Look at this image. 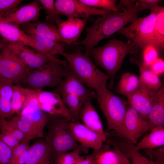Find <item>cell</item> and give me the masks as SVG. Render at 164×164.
I'll use <instances>...</instances> for the list:
<instances>
[{
  "mask_svg": "<svg viewBox=\"0 0 164 164\" xmlns=\"http://www.w3.org/2000/svg\"><path fill=\"white\" fill-rule=\"evenodd\" d=\"M19 115L22 120L28 123L36 131L40 138L43 137L44 130L49 120L50 115L39 108L29 113Z\"/></svg>",
  "mask_w": 164,
  "mask_h": 164,
  "instance_id": "23",
  "label": "cell"
},
{
  "mask_svg": "<svg viewBox=\"0 0 164 164\" xmlns=\"http://www.w3.org/2000/svg\"><path fill=\"white\" fill-rule=\"evenodd\" d=\"M135 0H120L121 5L125 6L126 9H129L133 8L135 6L134 2Z\"/></svg>",
  "mask_w": 164,
  "mask_h": 164,
  "instance_id": "47",
  "label": "cell"
},
{
  "mask_svg": "<svg viewBox=\"0 0 164 164\" xmlns=\"http://www.w3.org/2000/svg\"><path fill=\"white\" fill-rule=\"evenodd\" d=\"M142 50V62L150 67L158 58L159 50L154 44L150 43L145 45Z\"/></svg>",
  "mask_w": 164,
  "mask_h": 164,
  "instance_id": "35",
  "label": "cell"
},
{
  "mask_svg": "<svg viewBox=\"0 0 164 164\" xmlns=\"http://www.w3.org/2000/svg\"><path fill=\"white\" fill-rule=\"evenodd\" d=\"M153 44L159 51L163 50L164 46V7L160 6L157 10L156 19L153 34Z\"/></svg>",
  "mask_w": 164,
  "mask_h": 164,
  "instance_id": "30",
  "label": "cell"
},
{
  "mask_svg": "<svg viewBox=\"0 0 164 164\" xmlns=\"http://www.w3.org/2000/svg\"><path fill=\"white\" fill-rule=\"evenodd\" d=\"M62 55L77 78L87 87L95 90L97 94L107 88L108 75L96 66L89 56L79 50L72 53H64Z\"/></svg>",
  "mask_w": 164,
  "mask_h": 164,
  "instance_id": "5",
  "label": "cell"
},
{
  "mask_svg": "<svg viewBox=\"0 0 164 164\" xmlns=\"http://www.w3.org/2000/svg\"><path fill=\"white\" fill-rule=\"evenodd\" d=\"M70 121L63 117L50 115L44 141L51 149V162L54 164L59 155L70 151L80 149L82 152H87V148L79 144L73 136L69 126Z\"/></svg>",
  "mask_w": 164,
  "mask_h": 164,
  "instance_id": "4",
  "label": "cell"
},
{
  "mask_svg": "<svg viewBox=\"0 0 164 164\" xmlns=\"http://www.w3.org/2000/svg\"><path fill=\"white\" fill-rule=\"evenodd\" d=\"M139 11L144 9H149L151 12L155 11L159 7V4L162 1L160 0H139Z\"/></svg>",
  "mask_w": 164,
  "mask_h": 164,
  "instance_id": "44",
  "label": "cell"
},
{
  "mask_svg": "<svg viewBox=\"0 0 164 164\" xmlns=\"http://www.w3.org/2000/svg\"><path fill=\"white\" fill-rule=\"evenodd\" d=\"M34 90L24 88L19 84L13 86L11 106L14 113H20L28 97Z\"/></svg>",
  "mask_w": 164,
  "mask_h": 164,
  "instance_id": "31",
  "label": "cell"
},
{
  "mask_svg": "<svg viewBox=\"0 0 164 164\" xmlns=\"http://www.w3.org/2000/svg\"><path fill=\"white\" fill-rule=\"evenodd\" d=\"M0 127L1 132L12 135L20 142L25 138L23 133L13 126L9 121H8L6 119L0 120Z\"/></svg>",
  "mask_w": 164,
  "mask_h": 164,
  "instance_id": "36",
  "label": "cell"
},
{
  "mask_svg": "<svg viewBox=\"0 0 164 164\" xmlns=\"http://www.w3.org/2000/svg\"><path fill=\"white\" fill-rule=\"evenodd\" d=\"M22 0H0V15H4L17 9Z\"/></svg>",
  "mask_w": 164,
  "mask_h": 164,
  "instance_id": "38",
  "label": "cell"
},
{
  "mask_svg": "<svg viewBox=\"0 0 164 164\" xmlns=\"http://www.w3.org/2000/svg\"><path fill=\"white\" fill-rule=\"evenodd\" d=\"M150 68L156 75H162L164 73V61L163 60L158 57L151 66Z\"/></svg>",
  "mask_w": 164,
  "mask_h": 164,
  "instance_id": "46",
  "label": "cell"
},
{
  "mask_svg": "<svg viewBox=\"0 0 164 164\" xmlns=\"http://www.w3.org/2000/svg\"><path fill=\"white\" fill-rule=\"evenodd\" d=\"M108 142L113 146L114 152L103 151L98 157L97 164H120L128 158L121 152L118 144L114 140L109 139Z\"/></svg>",
  "mask_w": 164,
  "mask_h": 164,
  "instance_id": "29",
  "label": "cell"
},
{
  "mask_svg": "<svg viewBox=\"0 0 164 164\" xmlns=\"http://www.w3.org/2000/svg\"><path fill=\"white\" fill-rule=\"evenodd\" d=\"M69 67L66 76L54 92L60 95L69 109L71 121L80 122V113L83 106L87 100L96 98V94L80 81Z\"/></svg>",
  "mask_w": 164,
  "mask_h": 164,
  "instance_id": "3",
  "label": "cell"
},
{
  "mask_svg": "<svg viewBox=\"0 0 164 164\" xmlns=\"http://www.w3.org/2000/svg\"><path fill=\"white\" fill-rule=\"evenodd\" d=\"M140 76L139 84L154 90H159L162 86L159 76L152 70L150 67L142 62L138 63Z\"/></svg>",
  "mask_w": 164,
  "mask_h": 164,
  "instance_id": "27",
  "label": "cell"
},
{
  "mask_svg": "<svg viewBox=\"0 0 164 164\" xmlns=\"http://www.w3.org/2000/svg\"><path fill=\"white\" fill-rule=\"evenodd\" d=\"M140 49L132 41L125 43L120 40L112 39L102 46L91 49L88 55L94 59L96 66L105 70L109 77L108 87L112 89L116 73L121 68L126 55L128 53H136Z\"/></svg>",
  "mask_w": 164,
  "mask_h": 164,
  "instance_id": "2",
  "label": "cell"
},
{
  "mask_svg": "<svg viewBox=\"0 0 164 164\" xmlns=\"http://www.w3.org/2000/svg\"><path fill=\"white\" fill-rule=\"evenodd\" d=\"M13 86L0 81V120L11 119L14 113L11 106Z\"/></svg>",
  "mask_w": 164,
  "mask_h": 164,
  "instance_id": "24",
  "label": "cell"
},
{
  "mask_svg": "<svg viewBox=\"0 0 164 164\" xmlns=\"http://www.w3.org/2000/svg\"><path fill=\"white\" fill-rule=\"evenodd\" d=\"M103 150L102 147L99 150H94L92 154L88 155L80 156L75 164H97L98 157Z\"/></svg>",
  "mask_w": 164,
  "mask_h": 164,
  "instance_id": "40",
  "label": "cell"
},
{
  "mask_svg": "<svg viewBox=\"0 0 164 164\" xmlns=\"http://www.w3.org/2000/svg\"><path fill=\"white\" fill-rule=\"evenodd\" d=\"M49 56L50 60L47 63L35 69H30L22 83L36 90L58 86L68 71V63L53 56Z\"/></svg>",
  "mask_w": 164,
  "mask_h": 164,
  "instance_id": "6",
  "label": "cell"
},
{
  "mask_svg": "<svg viewBox=\"0 0 164 164\" xmlns=\"http://www.w3.org/2000/svg\"><path fill=\"white\" fill-rule=\"evenodd\" d=\"M124 125L128 140L134 144L141 136L149 131L148 121L144 119L135 110L129 105L126 107Z\"/></svg>",
  "mask_w": 164,
  "mask_h": 164,
  "instance_id": "16",
  "label": "cell"
},
{
  "mask_svg": "<svg viewBox=\"0 0 164 164\" xmlns=\"http://www.w3.org/2000/svg\"><path fill=\"white\" fill-rule=\"evenodd\" d=\"M5 43L30 69L38 68L47 63L50 60L49 55L34 48L30 49L22 43Z\"/></svg>",
  "mask_w": 164,
  "mask_h": 164,
  "instance_id": "14",
  "label": "cell"
},
{
  "mask_svg": "<svg viewBox=\"0 0 164 164\" xmlns=\"http://www.w3.org/2000/svg\"><path fill=\"white\" fill-rule=\"evenodd\" d=\"M0 135L3 141L12 150L15 148L21 142L11 135L1 132Z\"/></svg>",
  "mask_w": 164,
  "mask_h": 164,
  "instance_id": "45",
  "label": "cell"
},
{
  "mask_svg": "<svg viewBox=\"0 0 164 164\" xmlns=\"http://www.w3.org/2000/svg\"><path fill=\"white\" fill-rule=\"evenodd\" d=\"M139 85V78L129 72L122 75L115 88L118 94L128 97Z\"/></svg>",
  "mask_w": 164,
  "mask_h": 164,
  "instance_id": "28",
  "label": "cell"
},
{
  "mask_svg": "<svg viewBox=\"0 0 164 164\" xmlns=\"http://www.w3.org/2000/svg\"><path fill=\"white\" fill-rule=\"evenodd\" d=\"M55 4L57 13L68 19L82 17L87 19L91 16H103L112 11L90 7L83 4L78 0H56Z\"/></svg>",
  "mask_w": 164,
  "mask_h": 164,
  "instance_id": "10",
  "label": "cell"
},
{
  "mask_svg": "<svg viewBox=\"0 0 164 164\" xmlns=\"http://www.w3.org/2000/svg\"><path fill=\"white\" fill-rule=\"evenodd\" d=\"M159 90L150 89L139 84L127 97L128 104L144 119L148 121L149 115Z\"/></svg>",
  "mask_w": 164,
  "mask_h": 164,
  "instance_id": "11",
  "label": "cell"
},
{
  "mask_svg": "<svg viewBox=\"0 0 164 164\" xmlns=\"http://www.w3.org/2000/svg\"><path fill=\"white\" fill-rule=\"evenodd\" d=\"M135 146L138 150L141 149L152 150L164 146V126L152 129Z\"/></svg>",
  "mask_w": 164,
  "mask_h": 164,
  "instance_id": "25",
  "label": "cell"
},
{
  "mask_svg": "<svg viewBox=\"0 0 164 164\" xmlns=\"http://www.w3.org/2000/svg\"><path fill=\"white\" fill-rule=\"evenodd\" d=\"M129 159H131L132 164H159L156 162L148 160L142 155L138 150L132 152L130 155Z\"/></svg>",
  "mask_w": 164,
  "mask_h": 164,
  "instance_id": "42",
  "label": "cell"
},
{
  "mask_svg": "<svg viewBox=\"0 0 164 164\" xmlns=\"http://www.w3.org/2000/svg\"><path fill=\"white\" fill-rule=\"evenodd\" d=\"M39 3L43 5L47 15L46 20L48 22L55 25L61 19L56 11L55 1L53 0H39Z\"/></svg>",
  "mask_w": 164,
  "mask_h": 164,
  "instance_id": "34",
  "label": "cell"
},
{
  "mask_svg": "<svg viewBox=\"0 0 164 164\" xmlns=\"http://www.w3.org/2000/svg\"><path fill=\"white\" fill-rule=\"evenodd\" d=\"M149 131L164 126V87L159 89L148 116Z\"/></svg>",
  "mask_w": 164,
  "mask_h": 164,
  "instance_id": "22",
  "label": "cell"
},
{
  "mask_svg": "<svg viewBox=\"0 0 164 164\" xmlns=\"http://www.w3.org/2000/svg\"><path fill=\"white\" fill-rule=\"evenodd\" d=\"M12 149L2 140L0 135V164H11Z\"/></svg>",
  "mask_w": 164,
  "mask_h": 164,
  "instance_id": "39",
  "label": "cell"
},
{
  "mask_svg": "<svg viewBox=\"0 0 164 164\" xmlns=\"http://www.w3.org/2000/svg\"><path fill=\"white\" fill-rule=\"evenodd\" d=\"M96 98L106 119L108 129L128 139L124 125L128 102L108 88L102 93H96Z\"/></svg>",
  "mask_w": 164,
  "mask_h": 164,
  "instance_id": "7",
  "label": "cell"
},
{
  "mask_svg": "<svg viewBox=\"0 0 164 164\" xmlns=\"http://www.w3.org/2000/svg\"><path fill=\"white\" fill-rule=\"evenodd\" d=\"M9 121L13 126L23 133L25 137L24 139L29 141L32 139L40 138L36 131L28 123L22 120L19 115L12 118Z\"/></svg>",
  "mask_w": 164,
  "mask_h": 164,
  "instance_id": "32",
  "label": "cell"
},
{
  "mask_svg": "<svg viewBox=\"0 0 164 164\" xmlns=\"http://www.w3.org/2000/svg\"><path fill=\"white\" fill-rule=\"evenodd\" d=\"M43 9L37 0L19 7L11 12L0 15V17L4 22L20 28L21 25L25 23L38 21L40 12Z\"/></svg>",
  "mask_w": 164,
  "mask_h": 164,
  "instance_id": "13",
  "label": "cell"
},
{
  "mask_svg": "<svg viewBox=\"0 0 164 164\" xmlns=\"http://www.w3.org/2000/svg\"><path fill=\"white\" fill-rule=\"evenodd\" d=\"M36 91L39 107L42 111L50 115L63 117L72 121L70 111L58 94L42 90Z\"/></svg>",
  "mask_w": 164,
  "mask_h": 164,
  "instance_id": "12",
  "label": "cell"
},
{
  "mask_svg": "<svg viewBox=\"0 0 164 164\" xmlns=\"http://www.w3.org/2000/svg\"><path fill=\"white\" fill-rule=\"evenodd\" d=\"M157 9L146 16L138 18L118 32L131 39L141 49L148 44L153 43V30Z\"/></svg>",
  "mask_w": 164,
  "mask_h": 164,
  "instance_id": "9",
  "label": "cell"
},
{
  "mask_svg": "<svg viewBox=\"0 0 164 164\" xmlns=\"http://www.w3.org/2000/svg\"><path fill=\"white\" fill-rule=\"evenodd\" d=\"M29 36L35 42L36 50L47 55H63L64 53V43L56 42L50 39L35 35Z\"/></svg>",
  "mask_w": 164,
  "mask_h": 164,
  "instance_id": "26",
  "label": "cell"
},
{
  "mask_svg": "<svg viewBox=\"0 0 164 164\" xmlns=\"http://www.w3.org/2000/svg\"><path fill=\"white\" fill-rule=\"evenodd\" d=\"M92 100H87L83 106L80 113V120L87 127L106 139L107 134L104 131L99 116L92 104Z\"/></svg>",
  "mask_w": 164,
  "mask_h": 164,
  "instance_id": "20",
  "label": "cell"
},
{
  "mask_svg": "<svg viewBox=\"0 0 164 164\" xmlns=\"http://www.w3.org/2000/svg\"><path fill=\"white\" fill-rule=\"evenodd\" d=\"M139 6L138 0L132 8L125 9L122 12H114L99 17L94 21L92 26L85 27L87 32L85 39L73 44L84 45L86 49L84 54L88 55L89 50L101 40L109 37L138 18Z\"/></svg>",
  "mask_w": 164,
  "mask_h": 164,
  "instance_id": "1",
  "label": "cell"
},
{
  "mask_svg": "<svg viewBox=\"0 0 164 164\" xmlns=\"http://www.w3.org/2000/svg\"><path fill=\"white\" fill-rule=\"evenodd\" d=\"M20 29L29 35H35L56 42L64 43L57 27L48 22L38 21L28 22L21 25Z\"/></svg>",
  "mask_w": 164,
  "mask_h": 164,
  "instance_id": "18",
  "label": "cell"
},
{
  "mask_svg": "<svg viewBox=\"0 0 164 164\" xmlns=\"http://www.w3.org/2000/svg\"><path fill=\"white\" fill-rule=\"evenodd\" d=\"M120 164H132V163H131L128 159H127L125 160L123 162Z\"/></svg>",
  "mask_w": 164,
  "mask_h": 164,
  "instance_id": "49",
  "label": "cell"
},
{
  "mask_svg": "<svg viewBox=\"0 0 164 164\" xmlns=\"http://www.w3.org/2000/svg\"><path fill=\"white\" fill-rule=\"evenodd\" d=\"M69 126L76 141L85 148H92L94 150H99L106 140L101 135L80 122L70 121Z\"/></svg>",
  "mask_w": 164,
  "mask_h": 164,
  "instance_id": "15",
  "label": "cell"
},
{
  "mask_svg": "<svg viewBox=\"0 0 164 164\" xmlns=\"http://www.w3.org/2000/svg\"><path fill=\"white\" fill-rule=\"evenodd\" d=\"M87 19H82L78 18L61 19L56 23L59 33L63 41L70 46L77 42L85 25Z\"/></svg>",
  "mask_w": 164,
  "mask_h": 164,
  "instance_id": "17",
  "label": "cell"
},
{
  "mask_svg": "<svg viewBox=\"0 0 164 164\" xmlns=\"http://www.w3.org/2000/svg\"><path fill=\"white\" fill-rule=\"evenodd\" d=\"M145 151L150 160H155L159 164H164V151L163 148L157 149L155 150H148Z\"/></svg>",
  "mask_w": 164,
  "mask_h": 164,
  "instance_id": "41",
  "label": "cell"
},
{
  "mask_svg": "<svg viewBox=\"0 0 164 164\" xmlns=\"http://www.w3.org/2000/svg\"><path fill=\"white\" fill-rule=\"evenodd\" d=\"M29 142L24 139L15 148L12 150L11 160L22 155L29 150L30 147L29 145Z\"/></svg>",
  "mask_w": 164,
  "mask_h": 164,
  "instance_id": "43",
  "label": "cell"
},
{
  "mask_svg": "<svg viewBox=\"0 0 164 164\" xmlns=\"http://www.w3.org/2000/svg\"><path fill=\"white\" fill-rule=\"evenodd\" d=\"M52 162V152L44 141L40 140L30 146L25 164H50Z\"/></svg>",
  "mask_w": 164,
  "mask_h": 164,
  "instance_id": "21",
  "label": "cell"
},
{
  "mask_svg": "<svg viewBox=\"0 0 164 164\" xmlns=\"http://www.w3.org/2000/svg\"><path fill=\"white\" fill-rule=\"evenodd\" d=\"M0 35L4 43H20L36 49L35 42L30 36L22 31L19 27L4 22L0 17Z\"/></svg>",
  "mask_w": 164,
  "mask_h": 164,
  "instance_id": "19",
  "label": "cell"
},
{
  "mask_svg": "<svg viewBox=\"0 0 164 164\" xmlns=\"http://www.w3.org/2000/svg\"><path fill=\"white\" fill-rule=\"evenodd\" d=\"M4 45V43L2 39H0V53Z\"/></svg>",
  "mask_w": 164,
  "mask_h": 164,
  "instance_id": "48",
  "label": "cell"
},
{
  "mask_svg": "<svg viewBox=\"0 0 164 164\" xmlns=\"http://www.w3.org/2000/svg\"><path fill=\"white\" fill-rule=\"evenodd\" d=\"M82 150L77 149L59 155L56 160L55 164H75L79 159Z\"/></svg>",
  "mask_w": 164,
  "mask_h": 164,
  "instance_id": "37",
  "label": "cell"
},
{
  "mask_svg": "<svg viewBox=\"0 0 164 164\" xmlns=\"http://www.w3.org/2000/svg\"><path fill=\"white\" fill-rule=\"evenodd\" d=\"M4 43L0 53V81L19 84L25 79L30 69Z\"/></svg>",
  "mask_w": 164,
  "mask_h": 164,
  "instance_id": "8",
  "label": "cell"
},
{
  "mask_svg": "<svg viewBox=\"0 0 164 164\" xmlns=\"http://www.w3.org/2000/svg\"><path fill=\"white\" fill-rule=\"evenodd\" d=\"M79 1L87 6L101 9L119 12L120 10H123L125 9L121 7L120 5H116L115 0H78Z\"/></svg>",
  "mask_w": 164,
  "mask_h": 164,
  "instance_id": "33",
  "label": "cell"
}]
</instances>
